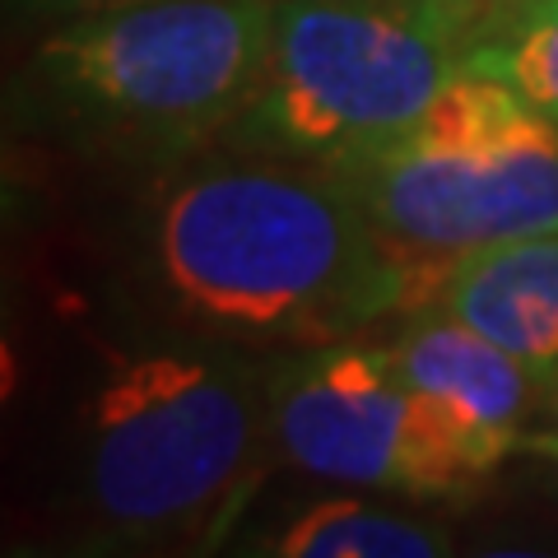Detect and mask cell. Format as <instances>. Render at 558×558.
<instances>
[{"label":"cell","instance_id":"6da1fadb","mask_svg":"<svg viewBox=\"0 0 558 558\" xmlns=\"http://www.w3.org/2000/svg\"><path fill=\"white\" fill-rule=\"evenodd\" d=\"M168 293L229 336L330 344L424 307L330 168H209L168 191L154 229Z\"/></svg>","mask_w":558,"mask_h":558},{"label":"cell","instance_id":"7a4b0ae2","mask_svg":"<svg viewBox=\"0 0 558 558\" xmlns=\"http://www.w3.org/2000/svg\"><path fill=\"white\" fill-rule=\"evenodd\" d=\"M480 0H275L242 140L336 168L396 145L484 43Z\"/></svg>","mask_w":558,"mask_h":558},{"label":"cell","instance_id":"3957f363","mask_svg":"<svg viewBox=\"0 0 558 558\" xmlns=\"http://www.w3.org/2000/svg\"><path fill=\"white\" fill-rule=\"evenodd\" d=\"M275 0H121L65 20L43 70L94 126L182 149L233 126L266 80Z\"/></svg>","mask_w":558,"mask_h":558},{"label":"cell","instance_id":"277c9868","mask_svg":"<svg viewBox=\"0 0 558 558\" xmlns=\"http://www.w3.org/2000/svg\"><path fill=\"white\" fill-rule=\"evenodd\" d=\"M260 442L247 373L201 354L121 359L94 396L84 494L121 535H172L229 502Z\"/></svg>","mask_w":558,"mask_h":558},{"label":"cell","instance_id":"5b68a950","mask_svg":"<svg viewBox=\"0 0 558 558\" xmlns=\"http://www.w3.org/2000/svg\"><path fill=\"white\" fill-rule=\"evenodd\" d=\"M330 172L405 266L418 303L438 299L465 252L558 229V145L498 159L381 145Z\"/></svg>","mask_w":558,"mask_h":558},{"label":"cell","instance_id":"8992f818","mask_svg":"<svg viewBox=\"0 0 558 558\" xmlns=\"http://www.w3.org/2000/svg\"><path fill=\"white\" fill-rule=\"evenodd\" d=\"M275 438L317 480L410 494V387L391 349L317 344L275 387Z\"/></svg>","mask_w":558,"mask_h":558},{"label":"cell","instance_id":"52a82bcc","mask_svg":"<svg viewBox=\"0 0 558 558\" xmlns=\"http://www.w3.org/2000/svg\"><path fill=\"white\" fill-rule=\"evenodd\" d=\"M433 303L549 381L558 373V229L465 252Z\"/></svg>","mask_w":558,"mask_h":558},{"label":"cell","instance_id":"ba28073f","mask_svg":"<svg viewBox=\"0 0 558 558\" xmlns=\"http://www.w3.org/2000/svg\"><path fill=\"white\" fill-rule=\"evenodd\" d=\"M396 373L405 377L410 391H428L457 405L470 424H480L494 438L521 447L526 438V414L535 396L545 391L526 363L512 359L508 349L484 340L480 330L447 317V312H418V322L391 344Z\"/></svg>","mask_w":558,"mask_h":558},{"label":"cell","instance_id":"9c48e42d","mask_svg":"<svg viewBox=\"0 0 558 558\" xmlns=\"http://www.w3.org/2000/svg\"><path fill=\"white\" fill-rule=\"evenodd\" d=\"M396 145L451 154V159H498V154L549 149L558 145V131L512 84L465 65L457 80L442 84V94L418 112V121Z\"/></svg>","mask_w":558,"mask_h":558},{"label":"cell","instance_id":"30bf717a","mask_svg":"<svg viewBox=\"0 0 558 558\" xmlns=\"http://www.w3.org/2000/svg\"><path fill=\"white\" fill-rule=\"evenodd\" d=\"M275 549L284 558H438L447 554V531L354 498H326L293 517Z\"/></svg>","mask_w":558,"mask_h":558},{"label":"cell","instance_id":"8fae6325","mask_svg":"<svg viewBox=\"0 0 558 558\" xmlns=\"http://www.w3.org/2000/svg\"><path fill=\"white\" fill-rule=\"evenodd\" d=\"M470 70L498 75L558 131V0H521L470 51Z\"/></svg>","mask_w":558,"mask_h":558},{"label":"cell","instance_id":"7c38bea8","mask_svg":"<svg viewBox=\"0 0 558 558\" xmlns=\"http://www.w3.org/2000/svg\"><path fill=\"white\" fill-rule=\"evenodd\" d=\"M108 5H121V0H14V10L43 14V20H75V14L108 10Z\"/></svg>","mask_w":558,"mask_h":558},{"label":"cell","instance_id":"4fadbf2b","mask_svg":"<svg viewBox=\"0 0 558 558\" xmlns=\"http://www.w3.org/2000/svg\"><path fill=\"white\" fill-rule=\"evenodd\" d=\"M521 447H526V451H539V457H549V461H558V428L526 433V438H521Z\"/></svg>","mask_w":558,"mask_h":558},{"label":"cell","instance_id":"5bb4252c","mask_svg":"<svg viewBox=\"0 0 558 558\" xmlns=\"http://www.w3.org/2000/svg\"><path fill=\"white\" fill-rule=\"evenodd\" d=\"M480 5L488 10V20H494V28L502 24V20H508V14L521 5V0H480ZM494 28H488V33H494ZM488 33H484V38H488Z\"/></svg>","mask_w":558,"mask_h":558},{"label":"cell","instance_id":"9a60e30c","mask_svg":"<svg viewBox=\"0 0 558 558\" xmlns=\"http://www.w3.org/2000/svg\"><path fill=\"white\" fill-rule=\"evenodd\" d=\"M545 414H549V428H558V373L545 381Z\"/></svg>","mask_w":558,"mask_h":558}]
</instances>
